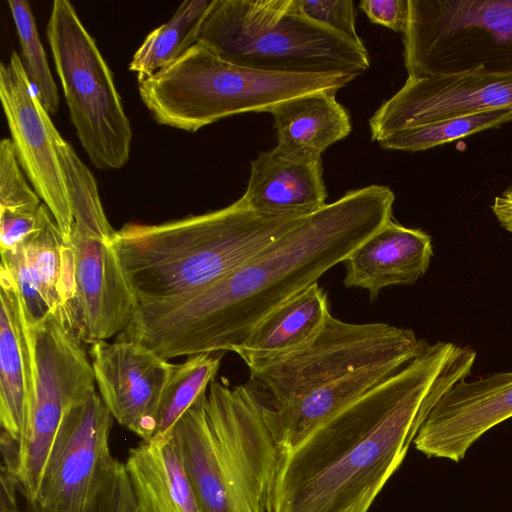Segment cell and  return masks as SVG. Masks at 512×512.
Instances as JSON below:
<instances>
[{
	"instance_id": "cell-1",
	"label": "cell",
	"mask_w": 512,
	"mask_h": 512,
	"mask_svg": "<svg viewBox=\"0 0 512 512\" xmlns=\"http://www.w3.org/2000/svg\"><path fill=\"white\" fill-rule=\"evenodd\" d=\"M393 191H347L306 216L227 277L166 302L137 304L122 338L165 359L234 351L272 310L344 260L392 218Z\"/></svg>"
},
{
	"instance_id": "cell-2",
	"label": "cell",
	"mask_w": 512,
	"mask_h": 512,
	"mask_svg": "<svg viewBox=\"0 0 512 512\" xmlns=\"http://www.w3.org/2000/svg\"><path fill=\"white\" fill-rule=\"evenodd\" d=\"M476 352L426 341L396 373L279 451L267 512H368L421 425Z\"/></svg>"
},
{
	"instance_id": "cell-3",
	"label": "cell",
	"mask_w": 512,
	"mask_h": 512,
	"mask_svg": "<svg viewBox=\"0 0 512 512\" xmlns=\"http://www.w3.org/2000/svg\"><path fill=\"white\" fill-rule=\"evenodd\" d=\"M305 217L261 215L240 197L161 224L127 223L111 244L137 304L166 302L213 286Z\"/></svg>"
},
{
	"instance_id": "cell-4",
	"label": "cell",
	"mask_w": 512,
	"mask_h": 512,
	"mask_svg": "<svg viewBox=\"0 0 512 512\" xmlns=\"http://www.w3.org/2000/svg\"><path fill=\"white\" fill-rule=\"evenodd\" d=\"M253 386L213 381L171 429L200 512H267L279 449Z\"/></svg>"
},
{
	"instance_id": "cell-5",
	"label": "cell",
	"mask_w": 512,
	"mask_h": 512,
	"mask_svg": "<svg viewBox=\"0 0 512 512\" xmlns=\"http://www.w3.org/2000/svg\"><path fill=\"white\" fill-rule=\"evenodd\" d=\"M356 77L345 74H278L222 59L197 42L177 60L138 82L140 98L161 125L196 132L223 118L269 112L308 93H337Z\"/></svg>"
},
{
	"instance_id": "cell-6",
	"label": "cell",
	"mask_w": 512,
	"mask_h": 512,
	"mask_svg": "<svg viewBox=\"0 0 512 512\" xmlns=\"http://www.w3.org/2000/svg\"><path fill=\"white\" fill-rule=\"evenodd\" d=\"M229 62L278 74H345L370 66L359 46L311 21L296 0H215L198 41Z\"/></svg>"
},
{
	"instance_id": "cell-7",
	"label": "cell",
	"mask_w": 512,
	"mask_h": 512,
	"mask_svg": "<svg viewBox=\"0 0 512 512\" xmlns=\"http://www.w3.org/2000/svg\"><path fill=\"white\" fill-rule=\"evenodd\" d=\"M71 122L91 163L120 169L130 158L132 128L96 40L68 0H55L46 29Z\"/></svg>"
},
{
	"instance_id": "cell-8",
	"label": "cell",
	"mask_w": 512,
	"mask_h": 512,
	"mask_svg": "<svg viewBox=\"0 0 512 512\" xmlns=\"http://www.w3.org/2000/svg\"><path fill=\"white\" fill-rule=\"evenodd\" d=\"M408 77L512 70V0H408Z\"/></svg>"
},
{
	"instance_id": "cell-9",
	"label": "cell",
	"mask_w": 512,
	"mask_h": 512,
	"mask_svg": "<svg viewBox=\"0 0 512 512\" xmlns=\"http://www.w3.org/2000/svg\"><path fill=\"white\" fill-rule=\"evenodd\" d=\"M33 386L15 477L27 503H34L41 475L61 421L76 401L95 389L92 362L82 342L51 313L27 327Z\"/></svg>"
},
{
	"instance_id": "cell-10",
	"label": "cell",
	"mask_w": 512,
	"mask_h": 512,
	"mask_svg": "<svg viewBox=\"0 0 512 512\" xmlns=\"http://www.w3.org/2000/svg\"><path fill=\"white\" fill-rule=\"evenodd\" d=\"M426 343L414 331L383 322L349 323L331 314L304 349L251 372L271 407L287 404L346 375L390 360L410 361Z\"/></svg>"
},
{
	"instance_id": "cell-11",
	"label": "cell",
	"mask_w": 512,
	"mask_h": 512,
	"mask_svg": "<svg viewBox=\"0 0 512 512\" xmlns=\"http://www.w3.org/2000/svg\"><path fill=\"white\" fill-rule=\"evenodd\" d=\"M113 420L95 389L68 408L34 501L43 512H98L120 463L109 448Z\"/></svg>"
},
{
	"instance_id": "cell-12",
	"label": "cell",
	"mask_w": 512,
	"mask_h": 512,
	"mask_svg": "<svg viewBox=\"0 0 512 512\" xmlns=\"http://www.w3.org/2000/svg\"><path fill=\"white\" fill-rule=\"evenodd\" d=\"M0 99L17 161L53 214L67 242L73 215L66 176L56 148L60 133L37 97L15 51L7 64H0Z\"/></svg>"
},
{
	"instance_id": "cell-13",
	"label": "cell",
	"mask_w": 512,
	"mask_h": 512,
	"mask_svg": "<svg viewBox=\"0 0 512 512\" xmlns=\"http://www.w3.org/2000/svg\"><path fill=\"white\" fill-rule=\"evenodd\" d=\"M512 109V70L466 71L408 77L369 120L371 139L444 118Z\"/></svg>"
},
{
	"instance_id": "cell-14",
	"label": "cell",
	"mask_w": 512,
	"mask_h": 512,
	"mask_svg": "<svg viewBox=\"0 0 512 512\" xmlns=\"http://www.w3.org/2000/svg\"><path fill=\"white\" fill-rule=\"evenodd\" d=\"M111 239L73 226L67 241L74 256V296L61 322L85 344L124 332L137 306Z\"/></svg>"
},
{
	"instance_id": "cell-15",
	"label": "cell",
	"mask_w": 512,
	"mask_h": 512,
	"mask_svg": "<svg viewBox=\"0 0 512 512\" xmlns=\"http://www.w3.org/2000/svg\"><path fill=\"white\" fill-rule=\"evenodd\" d=\"M95 383L113 418L142 440L152 439L155 418L174 364L143 344L121 338L91 348Z\"/></svg>"
},
{
	"instance_id": "cell-16",
	"label": "cell",
	"mask_w": 512,
	"mask_h": 512,
	"mask_svg": "<svg viewBox=\"0 0 512 512\" xmlns=\"http://www.w3.org/2000/svg\"><path fill=\"white\" fill-rule=\"evenodd\" d=\"M512 417V372L455 384L431 410L413 441L428 457L461 461L486 432Z\"/></svg>"
},
{
	"instance_id": "cell-17",
	"label": "cell",
	"mask_w": 512,
	"mask_h": 512,
	"mask_svg": "<svg viewBox=\"0 0 512 512\" xmlns=\"http://www.w3.org/2000/svg\"><path fill=\"white\" fill-rule=\"evenodd\" d=\"M0 438L3 461L15 476L33 386L32 355L21 298L11 273L0 267Z\"/></svg>"
},
{
	"instance_id": "cell-18",
	"label": "cell",
	"mask_w": 512,
	"mask_h": 512,
	"mask_svg": "<svg viewBox=\"0 0 512 512\" xmlns=\"http://www.w3.org/2000/svg\"><path fill=\"white\" fill-rule=\"evenodd\" d=\"M254 212L265 216H308L327 199L322 158L286 153L276 146L251 161L246 191L241 196Z\"/></svg>"
},
{
	"instance_id": "cell-19",
	"label": "cell",
	"mask_w": 512,
	"mask_h": 512,
	"mask_svg": "<svg viewBox=\"0 0 512 512\" xmlns=\"http://www.w3.org/2000/svg\"><path fill=\"white\" fill-rule=\"evenodd\" d=\"M432 238L421 229L389 219L343 262L346 288H362L375 300L389 286L416 282L428 270Z\"/></svg>"
},
{
	"instance_id": "cell-20",
	"label": "cell",
	"mask_w": 512,
	"mask_h": 512,
	"mask_svg": "<svg viewBox=\"0 0 512 512\" xmlns=\"http://www.w3.org/2000/svg\"><path fill=\"white\" fill-rule=\"evenodd\" d=\"M329 314L327 293L313 283L265 316L233 352L250 373L264 369L306 348Z\"/></svg>"
},
{
	"instance_id": "cell-21",
	"label": "cell",
	"mask_w": 512,
	"mask_h": 512,
	"mask_svg": "<svg viewBox=\"0 0 512 512\" xmlns=\"http://www.w3.org/2000/svg\"><path fill=\"white\" fill-rule=\"evenodd\" d=\"M409 361L390 360L356 370L279 407L267 404L265 421L279 451L299 443L317 425L387 379Z\"/></svg>"
},
{
	"instance_id": "cell-22",
	"label": "cell",
	"mask_w": 512,
	"mask_h": 512,
	"mask_svg": "<svg viewBox=\"0 0 512 512\" xmlns=\"http://www.w3.org/2000/svg\"><path fill=\"white\" fill-rule=\"evenodd\" d=\"M125 469L140 512H200L171 436L129 450Z\"/></svg>"
},
{
	"instance_id": "cell-23",
	"label": "cell",
	"mask_w": 512,
	"mask_h": 512,
	"mask_svg": "<svg viewBox=\"0 0 512 512\" xmlns=\"http://www.w3.org/2000/svg\"><path fill=\"white\" fill-rule=\"evenodd\" d=\"M335 92L321 91L299 95L273 106L276 147L286 153L321 156L332 144L351 132L347 109Z\"/></svg>"
},
{
	"instance_id": "cell-24",
	"label": "cell",
	"mask_w": 512,
	"mask_h": 512,
	"mask_svg": "<svg viewBox=\"0 0 512 512\" xmlns=\"http://www.w3.org/2000/svg\"><path fill=\"white\" fill-rule=\"evenodd\" d=\"M22 246L43 298L61 320L74 296V256L54 216L50 215Z\"/></svg>"
},
{
	"instance_id": "cell-25",
	"label": "cell",
	"mask_w": 512,
	"mask_h": 512,
	"mask_svg": "<svg viewBox=\"0 0 512 512\" xmlns=\"http://www.w3.org/2000/svg\"><path fill=\"white\" fill-rule=\"evenodd\" d=\"M215 0H187L171 19L151 31L134 53L129 69L138 82L165 68L198 41L201 26Z\"/></svg>"
},
{
	"instance_id": "cell-26",
	"label": "cell",
	"mask_w": 512,
	"mask_h": 512,
	"mask_svg": "<svg viewBox=\"0 0 512 512\" xmlns=\"http://www.w3.org/2000/svg\"><path fill=\"white\" fill-rule=\"evenodd\" d=\"M221 358V355L213 353H200L174 365L159 402L152 439L166 437L180 417L207 392Z\"/></svg>"
},
{
	"instance_id": "cell-27",
	"label": "cell",
	"mask_w": 512,
	"mask_h": 512,
	"mask_svg": "<svg viewBox=\"0 0 512 512\" xmlns=\"http://www.w3.org/2000/svg\"><path fill=\"white\" fill-rule=\"evenodd\" d=\"M512 121V109L490 110L440 119L394 131L378 141L383 149L422 151Z\"/></svg>"
},
{
	"instance_id": "cell-28",
	"label": "cell",
	"mask_w": 512,
	"mask_h": 512,
	"mask_svg": "<svg viewBox=\"0 0 512 512\" xmlns=\"http://www.w3.org/2000/svg\"><path fill=\"white\" fill-rule=\"evenodd\" d=\"M7 3L17 31L21 49L20 59L25 73L42 106L49 114H55L59 107L58 90L38 35L31 7L25 0H9Z\"/></svg>"
},
{
	"instance_id": "cell-29",
	"label": "cell",
	"mask_w": 512,
	"mask_h": 512,
	"mask_svg": "<svg viewBox=\"0 0 512 512\" xmlns=\"http://www.w3.org/2000/svg\"><path fill=\"white\" fill-rule=\"evenodd\" d=\"M1 259V265L11 273L18 288L26 326L37 325L52 312L28 268L23 246L1 251Z\"/></svg>"
},
{
	"instance_id": "cell-30",
	"label": "cell",
	"mask_w": 512,
	"mask_h": 512,
	"mask_svg": "<svg viewBox=\"0 0 512 512\" xmlns=\"http://www.w3.org/2000/svg\"><path fill=\"white\" fill-rule=\"evenodd\" d=\"M301 13L311 21L352 43L364 46L356 31L357 10L352 0H296Z\"/></svg>"
},
{
	"instance_id": "cell-31",
	"label": "cell",
	"mask_w": 512,
	"mask_h": 512,
	"mask_svg": "<svg viewBox=\"0 0 512 512\" xmlns=\"http://www.w3.org/2000/svg\"><path fill=\"white\" fill-rule=\"evenodd\" d=\"M53 215L47 205L37 210H0L1 251L15 250Z\"/></svg>"
},
{
	"instance_id": "cell-32",
	"label": "cell",
	"mask_w": 512,
	"mask_h": 512,
	"mask_svg": "<svg viewBox=\"0 0 512 512\" xmlns=\"http://www.w3.org/2000/svg\"><path fill=\"white\" fill-rule=\"evenodd\" d=\"M20 512H43L36 504L27 503ZM98 512H140L124 463H119L100 502Z\"/></svg>"
},
{
	"instance_id": "cell-33",
	"label": "cell",
	"mask_w": 512,
	"mask_h": 512,
	"mask_svg": "<svg viewBox=\"0 0 512 512\" xmlns=\"http://www.w3.org/2000/svg\"><path fill=\"white\" fill-rule=\"evenodd\" d=\"M359 8L372 23L404 33L408 21V0H362Z\"/></svg>"
},
{
	"instance_id": "cell-34",
	"label": "cell",
	"mask_w": 512,
	"mask_h": 512,
	"mask_svg": "<svg viewBox=\"0 0 512 512\" xmlns=\"http://www.w3.org/2000/svg\"><path fill=\"white\" fill-rule=\"evenodd\" d=\"M17 479L1 465L0 512H20L17 504Z\"/></svg>"
},
{
	"instance_id": "cell-35",
	"label": "cell",
	"mask_w": 512,
	"mask_h": 512,
	"mask_svg": "<svg viewBox=\"0 0 512 512\" xmlns=\"http://www.w3.org/2000/svg\"><path fill=\"white\" fill-rule=\"evenodd\" d=\"M491 209L499 224L512 233V185L494 198Z\"/></svg>"
}]
</instances>
